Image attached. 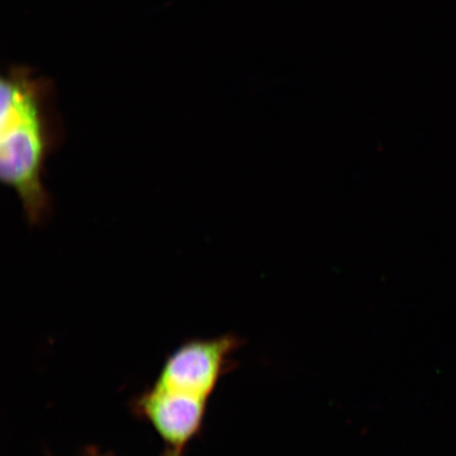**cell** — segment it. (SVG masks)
<instances>
[{
	"mask_svg": "<svg viewBox=\"0 0 456 456\" xmlns=\"http://www.w3.org/2000/svg\"><path fill=\"white\" fill-rule=\"evenodd\" d=\"M0 91V176L20 197L28 224L37 225L50 214L43 173L60 141L51 91L26 68L4 77Z\"/></svg>",
	"mask_w": 456,
	"mask_h": 456,
	"instance_id": "6da1fadb",
	"label": "cell"
},
{
	"mask_svg": "<svg viewBox=\"0 0 456 456\" xmlns=\"http://www.w3.org/2000/svg\"><path fill=\"white\" fill-rule=\"evenodd\" d=\"M237 346V338L228 335L188 342L168 358L156 386L208 398Z\"/></svg>",
	"mask_w": 456,
	"mask_h": 456,
	"instance_id": "7a4b0ae2",
	"label": "cell"
},
{
	"mask_svg": "<svg viewBox=\"0 0 456 456\" xmlns=\"http://www.w3.org/2000/svg\"><path fill=\"white\" fill-rule=\"evenodd\" d=\"M208 398L155 386L140 408L163 440L181 452L202 425Z\"/></svg>",
	"mask_w": 456,
	"mask_h": 456,
	"instance_id": "3957f363",
	"label": "cell"
}]
</instances>
